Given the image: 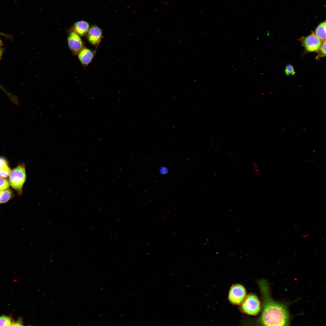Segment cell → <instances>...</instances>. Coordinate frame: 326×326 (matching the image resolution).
<instances>
[{"label":"cell","instance_id":"obj_19","mask_svg":"<svg viewBox=\"0 0 326 326\" xmlns=\"http://www.w3.org/2000/svg\"><path fill=\"white\" fill-rule=\"evenodd\" d=\"M0 35H2V36H4L5 37H9V36H8V35H7V34H4L1 33H0Z\"/></svg>","mask_w":326,"mask_h":326},{"label":"cell","instance_id":"obj_20","mask_svg":"<svg viewBox=\"0 0 326 326\" xmlns=\"http://www.w3.org/2000/svg\"><path fill=\"white\" fill-rule=\"evenodd\" d=\"M3 52V50L2 49H0V59L2 55Z\"/></svg>","mask_w":326,"mask_h":326},{"label":"cell","instance_id":"obj_22","mask_svg":"<svg viewBox=\"0 0 326 326\" xmlns=\"http://www.w3.org/2000/svg\"><path fill=\"white\" fill-rule=\"evenodd\" d=\"M0 88H2V89H3V87H2V86H1V85H0Z\"/></svg>","mask_w":326,"mask_h":326},{"label":"cell","instance_id":"obj_15","mask_svg":"<svg viewBox=\"0 0 326 326\" xmlns=\"http://www.w3.org/2000/svg\"><path fill=\"white\" fill-rule=\"evenodd\" d=\"M9 183L6 179L0 177V191L8 188Z\"/></svg>","mask_w":326,"mask_h":326},{"label":"cell","instance_id":"obj_6","mask_svg":"<svg viewBox=\"0 0 326 326\" xmlns=\"http://www.w3.org/2000/svg\"><path fill=\"white\" fill-rule=\"evenodd\" d=\"M69 47L73 54L78 55L83 47V43L80 36L73 31L70 32L67 38Z\"/></svg>","mask_w":326,"mask_h":326},{"label":"cell","instance_id":"obj_10","mask_svg":"<svg viewBox=\"0 0 326 326\" xmlns=\"http://www.w3.org/2000/svg\"><path fill=\"white\" fill-rule=\"evenodd\" d=\"M326 22L325 21L318 25L313 33L323 42L326 40Z\"/></svg>","mask_w":326,"mask_h":326},{"label":"cell","instance_id":"obj_5","mask_svg":"<svg viewBox=\"0 0 326 326\" xmlns=\"http://www.w3.org/2000/svg\"><path fill=\"white\" fill-rule=\"evenodd\" d=\"M246 296V291L244 287L239 284L233 286L229 292V299L232 303L239 304L242 302Z\"/></svg>","mask_w":326,"mask_h":326},{"label":"cell","instance_id":"obj_2","mask_svg":"<svg viewBox=\"0 0 326 326\" xmlns=\"http://www.w3.org/2000/svg\"><path fill=\"white\" fill-rule=\"evenodd\" d=\"M26 179L25 167L20 165L11 171L9 175V181L11 186L19 192L21 191Z\"/></svg>","mask_w":326,"mask_h":326},{"label":"cell","instance_id":"obj_14","mask_svg":"<svg viewBox=\"0 0 326 326\" xmlns=\"http://www.w3.org/2000/svg\"><path fill=\"white\" fill-rule=\"evenodd\" d=\"M317 53L318 54L316 57V59L317 60H318L320 58L325 56L326 40L323 42V43Z\"/></svg>","mask_w":326,"mask_h":326},{"label":"cell","instance_id":"obj_3","mask_svg":"<svg viewBox=\"0 0 326 326\" xmlns=\"http://www.w3.org/2000/svg\"><path fill=\"white\" fill-rule=\"evenodd\" d=\"M312 32L307 37H302L299 39L304 46L305 53H317L322 43V41Z\"/></svg>","mask_w":326,"mask_h":326},{"label":"cell","instance_id":"obj_7","mask_svg":"<svg viewBox=\"0 0 326 326\" xmlns=\"http://www.w3.org/2000/svg\"><path fill=\"white\" fill-rule=\"evenodd\" d=\"M87 36L88 40L90 43L97 46L101 40L102 37L101 30L97 26L93 25L89 28Z\"/></svg>","mask_w":326,"mask_h":326},{"label":"cell","instance_id":"obj_1","mask_svg":"<svg viewBox=\"0 0 326 326\" xmlns=\"http://www.w3.org/2000/svg\"><path fill=\"white\" fill-rule=\"evenodd\" d=\"M258 283L263 299L260 323L264 326L288 325L289 315L287 306L272 299L270 286L266 280L261 279Z\"/></svg>","mask_w":326,"mask_h":326},{"label":"cell","instance_id":"obj_11","mask_svg":"<svg viewBox=\"0 0 326 326\" xmlns=\"http://www.w3.org/2000/svg\"><path fill=\"white\" fill-rule=\"evenodd\" d=\"M11 171V170L6 160L0 157V176L6 178L9 176Z\"/></svg>","mask_w":326,"mask_h":326},{"label":"cell","instance_id":"obj_21","mask_svg":"<svg viewBox=\"0 0 326 326\" xmlns=\"http://www.w3.org/2000/svg\"><path fill=\"white\" fill-rule=\"evenodd\" d=\"M3 45V43H2V41L0 39V47L2 46V45Z\"/></svg>","mask_w":326,"mask_h":326},{"label":"cell","instance_id":"obj_12","mask_svg":"<svg viewBox=\"0 0 326 326\" xmlns=\"http://www.w3.org/2000/svg\"><path fill=\"white\" fill-rule=\"evenodd\" d=\"M12 196L11 191L9 189H6L0 191V204L8 201Z\"/></svg>","mask_w":326,"mask_h":326},{"label":"cell","instance_id":"obj_8","mask_svg":"<svg viewBox=\"0 0 326 326\" xmlns=\"http://www.w3.org/2000/svg\"><path fill=\"white\" fill-rule=\"evenodd\" d=\"M96 52L85 47H83L78 54V59L83 66H87L91 61Z\"/></svg>","mask_w":326,"mask_h":326},{"label":"cell","instance_id":"obj_9","mask_svg":"<svg viewBox=\"0 0 326 326\" xmlns=\"http://www.w3.org/2000/svg\"><path fill=\"white\" fill-rule=\"evenodd\" d=\"M89 28L88 23L86 21L82 20L75 23L72 30L79 36H84L87 35Z\"/></svg>","mask_w":326,"mask_h":326},{"label":"cell","instance_id":"obj_17","mask_svg":"<svg viewBox=\"0 0 326 326\" xmlns=\"http://www.w3.org/2000/svg\"><path fill=\"white\" fill-rule=\"evenodd\" d=\"M168 171V169L166 168L163 167H162L159 170L160 173L162 174H166Z\"/></svg>","mask_w":326,"mask_h":326},{"label":"cell","instance_id":"obj_4","mask_svg":"<svg viewBox=\"0 0 326 326\" xmlns=\"http://www.w3.org/2000/svg\"><path fill=\"white\" fill-rule=\"evenodd\" d=\"M242 309L245 312L250 315H255L259 313L260 306L257 297L254 294L249 295L243 303Z\"/></svg>","mask_w":326,"mask_h":326},{"label":"cell","instance_id":"obj_18","mask_svg":"<svg viewBox=\"0 0 326 326\" xmlns=\"http://www.w3.org/2000/svg\"><path fill=\"white\" fill-rule=\"evenodd\" d=\"M22 324H23V323H22V321L20 319H19V320L18 321H17L16 322H14V323H13L12 325H15V326H16V325H17V326L23 325Z\"/></svg>","mask_w":326,"mask_h":326},{"label":"cell","instance_id":"obj_13","mask_svg":"<svg viewBox=\"0 0 326 326\" xmlns=\"http://www.w3.org/2000/svg\"><path fill=\"white\" fill-rule=\"evenodd\" d=\"M13 322L11 319L9 317L5 315L0 316V326L12 325Z\"/></svg>","mask_w":326,"mask_h":326},{"label":"cell","instance_id":"obj_16","mask_svg":"<svg viewBox=\"0 0 326 326\" xmlns=\"http://www.w3.org/2000/svg\"><path fill=\"white\" fill-rule=\"evenodd\" d=\"M285 72L287 75H294L296 73L293 67L291 64H289L286 66Z\"/></svg>","mask_w":326,"mask_h":326}]
</instances>
